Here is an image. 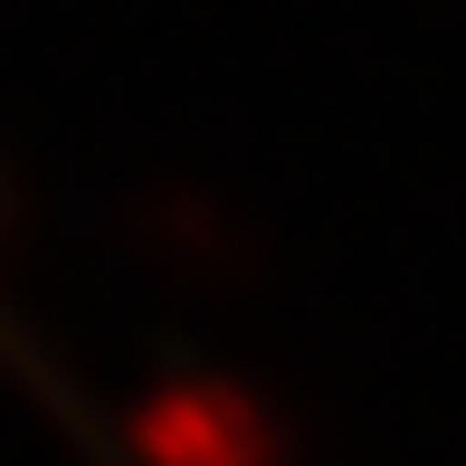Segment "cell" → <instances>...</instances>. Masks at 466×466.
<instances>
[{"mask_svg": "<svg viewBox=\"0 0 466 466\" xmlns=\"http://www.w3.org/2000/svg\"><path fill=\"white\" fill-rule=\"evenodd\" d=\"M10 228H19V190H10V172H0V248H10Z\"/></svg>", "mask_w": 466, "mask_h": 466, "instance_id": "3", "label": "cell"}, {"mask_svg": "<svg viewBox=\"0 0 466 466\" xmlns=\"http://www.w3.org/2000/svg\"><path fill=\"white\" fill-rule=\"evenodd\" d=\"M134 238H143V258H162V267H190L200 286H219V277H248V258H258V228H248L238 209L200 200V190H153V200L134 209Z\"/></svg>", "mask_w": 466, "mask_h": 466, "instance_id": "2", "label": "cell"}, {"mask_svg": "<svg viewBox=\"0 0 466 466\" xmlns=\"http://www.w3.org/2000/svg\"><path fill=\"white\" fill-rule=\"evenodd\" d=\"M134 457L143 466H277V419L248 380L190 371L134 410Z\"/></svg>", "mask_w": 466, "mask_h": 466, "instance_id": "1", "label": "cell"}]
</instances>
